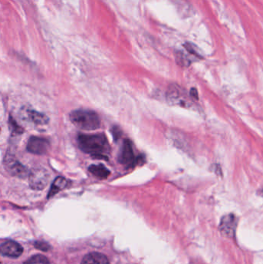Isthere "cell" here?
<instances>
[{"label": "cell", "instance_id": "obj_2", "mask_svg": "<svg viewBox=\"0 0 263 264\" xmlns=\"http://www.w3.org/2000/svg\"><path fill=\"white\" fill-rule=\"evenodd\" d=\"M70 120L77 128L85 131L98 129L101 120L97 113L90 110H76L70 115Z\"/></svg>", "mask_w": 263, "mask_h": 264}, {"label": "cell", "instance_id": "obj_4", "mask_svg": "<svg viewBox=\"0 0 263 264\" xmlns=\"http://www.w3.org/2000/svg\"><path fill=\"white\" fill-rule=\"evenodd\" d=\"M50 174L44 168H35L29 175L30 185L34 190H43L48 185Z\"/></svg>", "mask_w": 263, "mask_h": 264}, {"label": "cell", "instance_id": "obj_10", "mask_svg": "<svg viewBox=\"0 0 263 264\" xmlns=\"http://www.w3.org/2000/svg\"><path fill=\"white\" fill-rule=\"evenodd\" d=\"M81 264H110V262L104 254L94 252L86 255Z\"/></svg>", "mask_w": 263, "mask_h": 264}, {"label": "cell", "instance_id": "obj_3", "mask_svg": "<svg viewBox=\"0 0 263 264\" xmlns=\"http://www.w3.org/2000/svg\"><path fill=\"white\" fill-rule=\"evenodd\" d=\"M167 101L174 106L191 108L194 106V102L191 96L184 88L177 84H171L166 94Z\"/></svg>", "mask_w": 263, "mask_h": 264}, {"label": "cell", "instance_id": "obj_6", "mask_svg": "<svg viewBox=\"0 0 263 264\" xmlns=\"http://www.w3.org/2000/svg\"><path fill=\"white\" fill-rule=\"evenodd\" d=\"M118 162L126 168H132L135 165L136 158L132 144L129 140H124L118 156Z\"/></svg>", "mask_w": 263, "mask_h": 264}, {"label": "cell", "instance_id": "obj_7", "mask_svg": "<svg viewBox=\"0 0 263 264\" xmlns=\"http://www.w3.org/2000/svg\"><path fill=\"white\" fill-rule=\"evenodd\" d=\"M237 225H238V219L234 214L225 215L223 216L220 222V232L225 237H232L236 230Z\"/></svg>", "mask_w": 263, "mask_h": 264}, {"label": "cell", "instance_id": "obj_5", "mask_svg": "<svg viewBox=\"0 0 263 264\" xmlns=\"http://www.w3.org/2000/svg\"><path fill=\"white\" fill-rule=\"evenodd\" d=\"M4 165H5L6 170L13 176L24 178L30 175L28 169L21 162L17 161L14 157L9 156V155L6 156L4 159Z\"/></svg>", "mask_w": 263, "mask_h": 264}, {"label": "cell", "instance_id": "obj_17", "mask_svg": "<svg viewBox=\"0 0 263 264\" xmlns=\"http://www.w3.org/2000/svg\"><path fill=\"white\" fill-rule=\"evenodd\" d=\"M189 94L190 96H191L193 99H198V91H197V90L195 89V88H191V91H190Z\"/></svg>", "mask_w": 263, "mask_h": 264}, {"label": "cell", "instance_id": "obj_8", "mask_svg": "<svg viewBox=\"0 0 263 264\" xmlns=\"http://www.w3.org/2000/svg\"><path fill=\"white\" fill-rule=\"evenodd\" d=\"M50 148V142L46 138L31 137L27 143V149L34 155H45Z\"/></svg>", "mask_w": 263, "mask_h": 264}, {"label": "cell", "instance_id": "obj_11", "mask_svg": "<svg viewBox=\"0 0 263 264\" xmlns=\"http://www.w3.org/2000/svg\"><path fill=\"white\" fill-rule=\"evenodd\" d=\"M27 116L29 119L31 120L32 122L37 125H47L49 122V118L47 115L38 112V111H33V110H28L27 111Z\"/></svg>", "mask_w": 263, "mask_h": 264}, {"label": "cell", "instance_id": "obj_15", "mask_svg": "<svg viewBox=\"0 0 263 264\" xmlns=\"http://www.w3.org/2000/svg\"><path fill=\"white\" fill-rule=\"evenodd\" d=\"M10 127L12 128L13 131L15 132V133L19 134L22 133L23 132L22 128L19 126V125H17V122L14 121V119H12V118L10 119Z\"/></svg>", "mask_w": 263, "mask_h": 264}, {"label": "cell", "instance_id": "obj_16", "mask_svg": "<svg viewBox=\"0 0 263 264\" xmlns=\"http://www.w3.org/2000/svg\"><path fill=\"white\" fill-rule=\"evenodd\" d=\"M36 248L41 249V250L46 251L49 249V246L47 244L44 243V242H37L36 243Z\"/></svg>", "mask_w": 263, "mask_h": 264}, {"label": "cell", "instance_id": "obj_13", "mask_svg": "<svg viewBox=\"0 0 263 264\" xmlns=\"http://www.w3.org/2000/svg\"><path fill=\"white\" fill-rule=\"evenodd\" d=\"M89 172L97 178H101V179L108 178L111 174L108 168H106L102 164L91 165L89 167Z\"/></svg>", "mask_w": 263, "mask_h": 264}, {"label": "cell", "instance_id": "obj_1", "mask_svg": "<svg viewBox=\"0 0 263 264\" xmlns=\"http://www.w3.org/2000/svg\"><path fill=\"white\" fill-rule=\"evenodd\" d=\"M77 141L83 152L89 154L94 158L108 159L111 148L104 134L80 135Z\"/></svg>", "mask_w": 263, "mask_h": 264}, {"label": "cell", "instance_id": "obj_9", "mask_svg": "<svg viewBox=\"0 0 263 264\" xmlns=\"http://www.w3.org/2000/svg\"><path fill=\"white\" fill-rule=\"evenodd\" d=\"M0 251L4 256L17 258L22 255L24 249L18 242H15V241L8 240L2 243L0 246Z\"/></svg>", "mask_w": 263, "mask_h": 264}, {"label": "cell", "instance_id": "obj_14", "mask_svg": "<svg viewBox=\"0 0 263 264\" xmlns=\"http://www.w3.org/2000/svg\"><path fill=\"white\" fill-rule=\"evenodd\" d=\"M24 264H50V262L46 256L38 254L30 258Z\"/></svg>", "mask_w": 263, "mask_h": 264}, {"label": "cell", "instance_id": "obj_12", "mask_svg": "<svg viewBox=\"0 0 263 264\" xmlns=\"http://www.w3.org/2000/svg\"><path fill=\"white\" fill-rule=\"evenodd\" d=\"M67 185H68V181L66 178H63V177H57L51 185V190L49 192L48 198H51L56 194L58 193L60 191L64 189Z\"/></svg>", "mask_w": 263, "mask_h": 264}]
</instances>
